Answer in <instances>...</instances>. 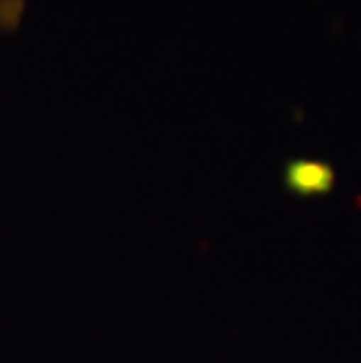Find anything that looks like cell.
<instances>
[{
	"label": "cell",
	"instance_id": "obj_1",
	"mask_svg": "<svg viewBox=\"0 0 361 363\" xmlns=\"http://www.w3.org/2000/svg\"><path fill=\"white\" fill-rule=\"evenodd\" d=\"M289 185L303 195H310V192H324L328 190V185L333 183V172L321 162H312V160H298L289 167L287 172Z\"/></svg>",
	"mask_w": 361,
	"mask_h": 363
},
{
	"label": "cell",
	"instance_id": "obj_2",
	"mask_svg": "<svg viewBox=\"0 0 361 363\" xmlns=\"http://www.w3.org/2000/svg\"><path fill=\"white\" fill-rule=\"evenodd\" d=\"M28 0H0V33H14L26 19Z\"/></svg>",
	"mask_w": 361,
	"mask_h": 363
}]
</instances>
